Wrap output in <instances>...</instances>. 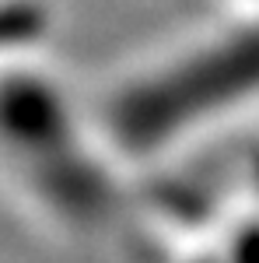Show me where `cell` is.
<instances>
[{
	"label": "cell",
	"mask_w": 259,
	"mask_h": 263,
	"mask_svg": "<svg viewBox=\"0 0 259 263\" xmlns=\"http://www.w3.org/2000/svg\"><path fill=\"white\" fill-rule=\"evenodd\" d=\"M102 137L137 179L196 158L259 109V7L161 42L88 95Z\"/></svg>",
	"instance_id": "obj_1"
},
{
	"label": "cell",
	"mask_w": 259,
	"mask_h": 263,
	"mask_svg": "<svg viewBox=\"0 0 259 263\" xmlns=\"http://www.w3.org/2000/svg\"><path fill=\"white\" fill-rule=\"evenodd\" d=\"M4 168L11 193L53 235L98 239L140 207V179L102 137L88 99L42 63L39 46L7 49Z\"/></svg>",
	"instance_id": "obj_2"
},
{
	"label": "cell",
	"mask_w": 259,
	"mask_h": 263,
	"mask_svg": "<svg viewBox=\"0 0 259 263\" xmlns=\"http://www.w3.org/2000/svg\"><path fill=\"white\" fill-rule=\"evenodd\" d=\"M144 203L175 256L259 263V141L200 182L179 168L151 176Z\"/></svg>",
	"instance_id": "obj_3"
},
{
	"label": "cell",
	"mask_w": 259,
	"mask_h": 263,
	"mask_svg": "<svg viewBox=\"0 0 259 263\" xmlns=\"http://www.w3.org/2000/svg\"><path fill=\"white\" fill-rule=\"evenodd\" d=\"M175 263H210L207 256H175Z\"/></svg>",
	"instance_id": "obj_4"
}]
</instances>
